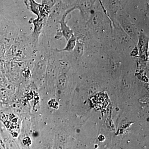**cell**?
Instances as JSON below:
<instances>
[{"mask_svg": "<svg viewBox=\"0 0 149 149\" xmlns=\"http://www.w3.org/2000/svg\"><path fill=\"white\" fill-rule=\"evenodd\" d=\"M37 52L29 43L28 36L19 34L14 42L6 51L4 63L13 59L31 60L35 58Z\"/></svg>", "mask_w": 149, "mask_h": 149, "instance_id": "obj_1", "label": "cell"}, {"mask_svg": "<svg viewBox=\"0 0 149 149\" xmlns=\"http://www.w3.org/2000/svg\"><path fill=\"white\" fill-rule=\"evenodd\" d=\"M19 34V29L14 20L0 16V42L6 51L14 42Z\"/></svg>", "mask_w": 149, "mask_h": 149, "instance_id": "obj_2", "label": "cell"}, {"mask_svg": "<svg viewBox=\"0 0 149 149\" xmlns=\"http://www.w3.org/2000/svg\"><path fill=\"white\" fill-rule=\"evenodd\" d=\"M74 10L73 8H70L65 12L61 18L58 22L60 24V27L57 30L55 36L56 39H59L61 37H64L67 41L73 34V31L67 24L65 19L68 14Z\"/></svg>", "mask_w": 149, "mask_h": 149, "instance_id": "obj_3", "label": "cell"}, {"mask_svg": "<svg viewBox=\"0 0 149 149\" xmlns=\"http://www.w3.org/2000/svg\"><path fill=\"white\" fill-rule=\"evenodd\" d=\"M69 9L65 3L61 0H58L55 4L51 8L50 13L46 25L50 24L52 22H54L61 15L62 16Z\"/></svg>", "mask_w": 149, "mask_h": 149, "instance_id": "obj_4", "label": "cell"}, {"mask_svg": "<svg viewBox=\"0 0 149 149\" xmlns=\"http://www.w3.org/2000/svg\"><path fill=\"white\" fill-rule=\"evenodd\" d=\"M97 1V0H76L72 6L74 9H78L83 15L91 13Z\"/></svg>", "mask_w": 149, "mask_h": 149, "instance_id": "obj_5", "label": "cell"}, {"mask_svg": "<svg viewBox=\"0 0 149 149\" xmlns=\"http://www.w3.org/2000/svg\"><path fill=\"white\" fill-rule=\"evenodd\" d=\"M24 2L30 12L37 16L39 15L42 4L37 2L35 0H24Z\"/></svg>", "mask_w": 149, "mask_h": 149, "instance_id": "obj_6", "label": "cell"}, {"mask_svg": "<svg viewBox=\"0 0 149 149\" xmlns=\"http://www.w3.org/2000/svg\"><path fill=\"white\" fill-rule=\"evenodd\" d=\"M77 43V40L76 37L74 35H72L70 38L68 40L67 43L65 47L62 49H54L57 52H70L73 50Z\"/></svg>", "mask_w": 149, "mask_h": 149, "instance_id": "obj_7", "label": "cell"}, {"mask_svg": "<svg viewBox=\"0 0 149 149\" xmlns=\"http://www.w3.org/2000/svg\"><path fill=\"white\" fill-rule=\"evenodd\" d=\"M95 99L97 100L94 101V105L95 106L97 107V108L103 107L105 105V103H107V97L104 96V95H98L97 97H95Z\"/></svg>", "mask_w": 149, "mask_h": 149, "instance_id": "obj_8", "label": "cell"}, {"mask_svg": "<svg viewBox=\"0 0 149 149\" xmlns=\"http://www.w3.org/2000/svg\"><path fill=\"white\" fill-rule=\"evenodd\" d=\"M147 46V40L145 36L141 35L140 36L139 44V48L140 52L142 53H144L146 49Z\"/></svg>", "mask_w": 149, "mask_h": 149, "instance_id": "obj_9", "label": "cell"}, {"mask_svg": "<svg viewBox=\"0 0 149 149\" xmlns=\"http://www.w3.org/2000/svg\"><path fill=\"white\" fill-rule=\"evenodd\" d=\"M73 53L76 56H81L83 52V46L81 43L77 41L76 45L73 50Z\"/></svg>", "mask_w": 149, "mask_h": 149, "instance_id": "obj_10", "label": "cell"}, {"mask_svg": "<svg viewBox=\"0 0 149 149\" xmlns=\"http://www.w3.org/2000/svg\"><path fill=\"white\" fill-rule=\"evenodd\" d=\"M6 50L3 45L0 42V62L1 64L2 68L4 63V56L5 54Z\"/></svg>", "mask_w": 149, "mask_h": 149, "instance_id": "obj_11", "label": "cell"}, {"mask_svg": "<svg viewBox=\"0 0 149 149\" xmlns=\"http://www.w3.org/2000/svg\"><path fill=\"white\" fill-rule=\"evenodd\" d=\"M58 0H42V3L47 5L51 8L52 7Z\"/></svg>", "mask_w": 149, "mask_h": 149, "instance_id": "obj_12", "label": "cell"}, {"mask_svg": "<svg viewBox=\"0 0 149 149\" xmlns=\"http://www.w3.org/2000/svg\"><path fill=\"white\" fill-rule=\"evenodd\" d=\"M66 84V78L64 75H61L58 78V84L60 87L64 86Z\"/></svg>", "mask_w": 149, "mask_h": 149, "instance_id": "obj_13", "label": "cell"}, {"mask_svg": "<svg viewBox=\"0 0 149 149\" xmlns=\"http://www.w3.org/2000/svg\"><path fill=\"white\" fill-rule=\"evenodd\" d=\"M2 69V65L1 64V62H0V70H1Z\"/></svg>", "mask_w": 149, "mask_h": 149, "instance_id": "obj_14", "label": "cell"}, {"mask_svg": "<svg viewBox=\"0 0 149 149\" xmlns=\"http://www.w3.org/2000/svg\"><path fill=\"white\" fill-rule=\"evenodd\" d=\"M15 1H19V0H15Z\"/></svg>", "mask_w": 149, "mask_h": 149, "instance_id": "obj_15", "label": "cell"}]
</instances>
